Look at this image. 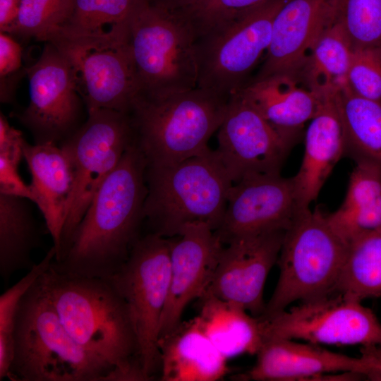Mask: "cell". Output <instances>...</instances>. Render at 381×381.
I'll return each instance as SVG.
<instances>
[{
    "label": "cell",
    "mask_w": 381,
    "mask_h": 381,
    "mask_svg": "<svg viewBox=\"0 0 381 381\" xmlns=\"http://www.w3.org/2000/svg\"><path fill=\"white\" fill-rule=\"evenodd\" d=\"M23 157L31 175L32 202L44 219L56 255L73 188L71 164L61 147L52 143L25 142Z\"/></svg>",
    "instance_id": "obj_21"
},
{
    "label": "cell",
    "mask_w": 381,
    "mask_h": 381,
    "mask_svg": "<svg viewBox=\"0 0 381 381\" xmlns=\"http://www.w3.org/2000/svg\"><path fill=\"white\" fill-rule=\"evenodd\" d=\"M107 279L128 306L140 364L152 380L161 366L158 338L169 289V238L151 232L140 236L126 262Z\"/></svg>",
    "instance_id": "obj_9"
},
{
    "label": "cell",
    "mask_w": 381,
    "mask_h": 381,
    "mask_svg": "<svg viewBox=\"0 0 381 381\" xmlns=\"http://www.w3.org/2000/svg\"><path fill=\"white\" fill-rule=\"evenodd\" d=\"M158 347L162 381H215L228 372L227 359L203 332L196 317L159 338Z\"/></svg>",
    "instance_id": "obj_23"
},
{
    "label": "cell",
    "mask_w": 381,
    "mask_h": 381,
    "mask_svg": "<svg viewBox=\"0 0 381 381\" xmlns=\"http://www.w3.org/2000/svg\"><path fill=\"white\" fill-rule=\"evenodd\" d=\"M255 365L238 375L241 380H314L322 375L351 372L368 380L367 360L334 353L294 339H274L265 341L256 354Z\"/></svg>",
    "instance_id": "obj_19"
},
{
    "label": "cell",
    "mask_w": 381,
    "mask_h": 381,
    "mask_svg": "<svg viewBox=\"0 0 381 381\" xmlns=\"http://www.w3.org/2000/svg\"><path fill=\"white\" fill-rule=\"evenodd\" d=\"M260 317L265 341L288 339L315 344L381 346V322L373 311L334 291L288 311Z\"/></svg>",
    "instance_id": "obj_11"
},
{
    "label": "cell",
    "mask_w": 381,
    "mask_h": 381,
    "mask_svg": "<svg viewBox=\"0 0 381 381\" xmlns=\"http://www.w3.org/2000/svg\"><path fill=\"white\" fill-rule=\"evenodd\" d=\"M30 102L18 119L36 144L61 143L82 124L83 102L73 68L52 43L45 42L40 57L26 67Z\"/></svg>",
    "instance_id": "obj_12"
},
{
    "label": "cell",
    "mask_w": 381,
    "mask_h": 381,
    "mask_svg": "<svg viewBox=\"0 0 381 381\" xmlns=\"http://www.w3.org/2000/svg\"><path fill=\"white\" fill-rule=\"evenodd\" d=\"M230 99L198 87L167 95L138 92L128 114L147 166H169L207 152Z\"/></svg>",
    "instance_id": "obj_4"
},
{
    "label": "cell",
    "mask_w": 381,
    "mask_h": 381,
    "mask_svg": "<svg viewBox=\"0 0 381 381\" xmlns=\"http://www.w3.org/2000/svg\"><path fill=\"white\" fill-rule=\"evenodd\" d=\"M146 168V159L134 142L96 192L64 255L52 262L56 271L107 278L121 268L140 237Z\"/></svg>",
    "instance_id": "obj_1"
},
{
    "label": "cell",
    "mask_w": 381,
    "mask_h": 381,
    "mask_svg": "<svg viewBox=\"0 0 381 381\" xmlns=\"http://www.w3.org/2000/svg\"><path fill=\"white\" fill-rule=\"evenodd\" d=\"M134 142L128 113L99 109L87 111V120L60 144L71 164L74 179L56 261L64 255L96 192Z\"/></svg>",
    "instance_id": "obj_8"
},
{
    "label": "cell",
    "mask_w": 381,
    "mask_h": 381,
    "mask_svg": "<svg viewBox=\"0 0 381 381\" xmlns=\"http://www.w3.org/2000/svg\"><path fill=\"white\" fill-rule=\"evenodd\" d=\"M348 245L320 210L301 211L286 230L277 260L279 276L266 303L269 317L291 303L327 296L335 289Z\"/></svg>",
    "instance_id": "obj_7"
},
{
    "label": "cell",
    "mask_w": 381,
    "mask_h": 381,
    "mask_svg": "<svg viewBox=\"0 0 381 381\" xmlns=\"http://www.w3.org/2000/svg\"><path fill=\"white\" fill-rule=\"evenodd\" d=\"M301 212L292 178L280 173L249 175L233 183L214 231L225 245L237 237L286 231Z\"/></svg>",
    "instance_id": "obj_16"
},
{
    "label": "cell",
    "mask_w": 381,
    "mask_h": 381,
    "mask_svg": "<svg viewBox=\"0 0 381 381\" xmlns=\"http://www.w3.org/2000/svg\"><path fill=\"white\" fill-rule=\"evenodd\" d=\"M291 74L249 81L238 92L279 132L299 139L301 131L318 111L320 97Z\"/></svg>",
    "instance_id": "obj_22"
},
{
    "label": "cell",
    "mask_w": 381,
    "mask_h": 381,
    "mask_svg": "<svg viewBox=\"0 0 381 381\" xmlns=\"http://www.w3.org/2000/svg\"><path fill=\"white\" fill-rule=\"evenodd\" d=\"M144 217L152 231L165 238L187 226H219L233 185L216 150L178 163L146 168Z\"/></svg>",
    "instance_id": "obj_5"
},
{
    "label": "cell",
    "mask_w": 381,
    "mask_h": 381,
    "mask_svg": "<svg viewBox=\"0 0 381 381\" xmlns=\"http://www.w3.org/2000/svg\"><path fill=\"white\" fill-rule=\"evenodd\" d=\"M331 20L353 49L381 47V0H332Z\"/></svg>",
    "instance_id": "obj_31"
},
{
    "label": "cell",
    "mask_w": 381,
    "mask_h": 381,
    "mask_svg": "<svg viewBox=\"0 0 381 381\" xmlns=\"http://www.w3.org/2000/svg\"><path fill=\"white\" fill-rule=\"evenodd\" d=\"M327 219L349 245L365 234L381 229V167L357 162L351 173L346 197Z\"/></svg>",
    "instance_id": "obj_25"
},
{
    "label": "cell",
    "mask_w": 381,
    "mask_h": 381,
    "mask_svg": "<svg viewBox=\"0 0 381 381\" xmlns=\"http://www.w3.org/2000/svg\"><path fill=\"white\" fill-rule=\"evenodd\" d=\"M12 381H118L115 369L68 334L40 277L23 297L13 329Z\"/></svg>",
    "instance_id": "obj_3"
},
{
    "label": "cell",
    "mask_w": 381,
    "mask_h": 381,
    "mask_svg": "<svg viewBox=\"0 0 381 381\" xmlns=\"http://www.w3.org/2000/svg\"><path fill=\"white\" fill-rule=\"evenodd\" d=\"M154 3L171 11H177L190 0H152Z\"/></svg>",
    "instance_id": "obj_42"
},
{
    "label": "cell",
    "mask_w": 381,
    "mask_h": 381,
    "mask_svg": "<svg viewBox=\"0 0 381 381\" xmlns=\"http://www.w3.org/2000/svg\"><path fill=\"white\" fill-rule=\"evenodd\" d=\"M346 80L356 95L381 101V47L353 49Z\"/></svg>",
    "instance_id": "obj_34"
},
{
    "label": "cell",
    "mask_w": 381,
    "mask_h": 381,
    "mask_svg": "<svg viewBox=\"0 0 381 381\" xmlns=\"http://www.w3.org/2000/svg\"><path fill=\"white\" fill-rule=\"evenodd\" d=\"M169 238V289L159 338L175 329L188 304L206 293L224 247L215 231L205 224L188 225Z\"/></svg>",
    "instance_id": "obj_17"
},
{
    "label": "cell",
    "mask_w": 381,
    "mask_h": 381,
    "mask_svg": "<svg viewBox=\"0 0 381 381\" xmlns=\"http://www.w3.org/2000/svg\"><path fill=\"white\" fill-rule=\"evenodd\" d=\"M26 140L22 132L11 126L2 112L0 113V156L20 164L23 157Z\"/></svg>",
    "instance_id": "obj_38"
},
{
    "label": "cell",
    "mask_w": 381,
    "mask_h": 381,
    "mask_svg": "<svg viewBox=\"0 0 381 381\" xmlns=\"http://www.w3.org/2000/svg\"><path fill=\"white\" fill-rule=\"evenodd\" d=\"M332 0H286L272 23L264 61L250 80L276 74H298L331 18Z\"/></svg>",
    "instance_id": "obj_18"
},
{
    "label": "cell",
    "mask_w": 381,
    "mask_h": 381,
    "mask_svg": "<svg viewBox=\"0 0 381 381\" xmlns=\"http://www.w3.org/2000/svg\"><path fill=\"white\" fill-rule=\"evenodd\" d=\"M18 164L0 156V194L16 196L32 202V195L18 172Z\"/></svg>",
    "instance_id": "obj_37"
},
{
    "label": "cell",
    "mask_w": 381,
    "mask_h": 381,
    "mask_svg": "<svg viewBox=\"0 0 381 381\" xmlns=\"http://www.w3.org/2000/svg\"><path fill=\"white\" fill-rule=\"evenodd\" d=\"M56 250L52 246L43 259L34 265L30 271L0 296V333L13 334L14 321L20 301L46 271L55 259Z\"/></svg>",
    "instance_id": "obj_35"
},
{
    "label": "cell",
    "mask_w": 381,
    "mask_h": 381,
    "mask_svg": "<svg viewBox=\"0 0 381 381\" xmlns=\"http://www.w3.org/2000/svg\"><path fill=\"white\" fill-rule=\"evenodd\" d=\"M334 291L361 302L381 296V229L362 235L348 245Z\"/></svg>",
    "instance_id": "obj_30"
},
{
    "label": "cell",
    "mask_w": 381,
    "mask_h": 381,
    "mask_svg": "<svg viewBox=\"0 0 381 381\" xmlns=\"http://www.w3.org/2000/svg\"><path fill=\"white\" fill-rule=\"evenodd\" d=\"M75 0H21L18 20L9 35L49 42L70 20Z\"/></svg>",
    "instance_id": "obj_32"
},
{
    "label": "cell",
    "mask_w": 381,
    "mask_h": 381,
    "mask_svg": "<svg viewBox=\"0 0 381 381\" xmlns=\"http://www.w3.org/2000/svg\"><path fill=\"white\" fill-rule=\"evenodd\" d=\"M200 299L202 306L196 316L199 325L226 359L258 353L265 342L260 317L209 293Z\"/></svg>",
    "instance_id": "obj_24"
},
{
    "label": "cell",
    "mask_w": 381,
    "mask_h": 381,
    "mask_svg": "<svg viewBox=\"0 0 381 381\" xmlns=\"http://www.w3.org/2000/svg\"><path fill=\"white\" fill-rule=\"evenodd\" d=\"M286 231L237 237L224 245L206 293L241 306L253 316L262 315L265 282L277 262Z\"/></svg>",
    "instance_id": "obj_15"
},
{
    "label": "cell",
    "mask_w": 381,
    "mask_h": 381,
    "mask_svg": "<svg viewBox=\"0 0 381 381\" xmlns=\"http://www.w3.org/2000/svg\"><path fill=\"white\" fill-rule=\"evenodd\" d=\"M22 47L14 37L0 32V100L11 102L18 83L26 75V67L23 65Z\"/></svg>",
    "instance_id": "obj_36"
},
{
    "label": "cell",
    "mask_w": 381,
    "mask_h": 381,
    "mask_svg": "<svg viewBox=\"0 0 381 381\" xmlns=\"http://www.w3.org/2000/svg\"><path fill=\"white\" fill-rule=\"evenodd\" d=\"M344 137V156L381 167V101L354 93L347 83L334 94Z\"/></svg>",
    "instance_id": "obj_26"
},
{
    "label": "cell",
    "mask_w": 381,
    "mask_h": 381,
    "mask_svg": "<svg viewBox=\"0 0 381 381\" xmlns=\"http://www.w3.org/2000/svg\"><path fill=\"white\" fill-rule=\"evenodd\" d=\"M298 138L276 130L238 94L231 97L215 150L233 183L254 174H279Z\"/></svg>",
    "instance_id": "obj_14"
},
{
    "label": "cell",
    "mask_w": 381,
    "mask_h": 381,
    "mask_svg": "<svg viewBox=\"0 0 381 381\" xmlns=\"http://www.w3.org/2000/svg\"><path fill=\"white\" fill-rule=\"evenodd\" d=\"M42 285L72 338L116 371L118 381H146L126 303L107 278L62 274L52 265Z\"/></svg>",
    "instance_id": "obj_2"
},
{
    "label": "cell",
    "mask_w": 381,
    "mask_h": 381,
    "mask_svg": "<svg viewBox=\"0 0 381 381\" xmlns=\"http://www.w3.org/2000/svg\"><path fill=\"white\" fill-rule=\"evenodd\" d=\"M127 44L138 92L167 95L197 87L195 37L175 11L152 0H135L128 19Z\"/></svg>",
    "instance_id": "obj_6"
},
{
    "label": "cell",
    "mask_w": 381,
    "mask_h": 381,
    "mask_svg": "<svg viewBox=\"0 0 381 381\" xmlns=\"http://www.w3.org/2000/svg\"><path fill=\"white\" fill-rule=\"evenodd\" d=\"M51 43L71 64L87 111L107 109L129 113L139 87L127 35L114 40H56Z\"/></svg>",
    "instance_id": "obj_13"
},
{
    "label": "cell",
    "mask_w": 381,
    "mask_h": 381,
    "mask_svg": "<svg viewBox=\"0 0 381 381\" xmlns=\"http://www.w3.org/2000/svg\"><path fill=\"white\" fill-rule=\"evenodd\" d=\"M13 354V334L0 333V380L8 378Z\"/></svg>",
    "instance_id": "obj_40"
},
{
    "label": "cell",
    "mask_w": 381,
    "mask_h": 381,
    "mask_svg": "<svg viewBox=\"0 0 381 381\" xmlns=\"http://www.w3.org/2000/svg\"><path fill=\"white\" fill-rule=\"evenodd\" d=\"M270 0H190L175 11L191 29L195 41Z\"/></svg>",
    "instance_id": "obj_33"
},
{
    "label": "cell",
    "mask_w": 381,
    "mask_h": 381,
    "mask_svg": "<svg viewBox=\"0 0 381 381\" xmlns=\"http://www.w3.org/2000/svg\"><path fill=\"white\" fill-rule=\"evenodd\" d=\"M21 0H0V30L10 34L18 20Z\"/></svg>",
    "instance_id": "obj_39"
},
{
    "label": "cell",
    "mask_w": 381,
    "mask_h": 381,
    "mask_svg": "<svg viewBox=\"0 0 381 381\" xmlns=\"http://www.w3.org/2000/svg\"><path fill=\"white\" fill-rule=\"evenodd\" d=\"M135 0H75L68 23L50 41L111 40L125 37Z\"/></svg>",
    "instance_id": "obj_29"
},
{
    "label": "cell",
    "mask_w": 381,
    "mask_h": 381,
    "mask_svg": "<svg viewBox=\"0 0 381 381\" xmlns=\"http://www.w3.org/2000/svg\"><path fill=\"white\" fill-rule=\"evenodd\" d=\"M286 0H270L195 41L197 87L231 98L270 45L274 18Z\"/></svg>",
    "instance_id": "obj_10"
},
{
    "label": "cell",
    "mask_w": 381,
    "mask_h": 381,
    "mask_svg": "<svg viewBox=\"0 0 381 381\" xmlns=\"http://www.w3.org/2000/svg\"><path fill=\"white\" fill-rule=\"evenodd\" d=\"M361 354L371 366V380H381V349L375 345L362 346Z\"/></svg>",
    "instance_id": "obj_41"
},
{
    "label": "cell",
    "mask_w": 381,
    "mask_h": 381,
    "mask_svg": "<svg viewBox=\"0 0 381 381\" xmlns=\"http://www.w3.org/2000/svg\"><path fill=\"white\" fill-rule=\"evenodd\" d=\"M27 199L0 194V274L7 282L18 270L34 265L37 226Z\"/></svg>",
    "instance_id": "obj_28"
},
{
    "label": "cell",
    "mask_w": 381,
    "mask_h": 381,
    "mask_svg": "<svg viewBox=\"0 0 381 381\" xmlns=\"http://www.w3.org/2000/svg\"><path fill=\"white\" fill-rule=\"evenodd\" d=\"M335 92L320 96L318 111L306 132L301 165L291 177L300 211L309 209L333 168L344 156V131L334 101Z\"/></svg>",
    "instance_id": "obj_20"
},
{
    "label": "cell",
    "mask_w": 381,
    "mask_h": 381,
    "mask_svg": "<svg viewBox=\"0 0 381 381\" xmlns=\"http://www.w3.org/2000/svg\"><path fill=\"white\" fill-rule=\"evenodd\" d=\"M353 48L331 19L319 35L298 77L318 95L335 92L347 83Z\"/></svg>",
    "instance_id": "obj_27"
}]
</instances>
